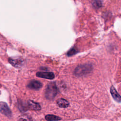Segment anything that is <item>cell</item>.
<instances>
[{"mask_svg":"<svg viewBox=\"0 0 121 121\" xmlns=\"http://www.w3.org/2000/svg\"><path fill=\"white\" fill-rule=\"evenodd\" d=\"M93 69V66L91 64H84L78 66L74 70V74L76 76L81 77L90 73Z\"/></svg>","mask_w":121,"mask_h":121,"instance_id":"6da1fadb","label":"cell"},{"mask_svg":"<svg viewBox=\"0 0 121 121\" xmlns=\"http://www.w3.org/2000/svg\"><path fill=\"white\" fill-rule=\"evenodd\" d=\"M58 92V88L54 82L49 83L45 90V96L48 100H52L56 95Z\"/></svg>","mask_w":121,"mask_h":121,"instance_id":"7a4b0ae2","label":"cell"},{"mask_svg":"<svg viewBox=\"0 0 121 121\" xmlns=\"http://www.w3.org/2000/svg\"><path fill=\"white\" fill-rule=\"evenodd\" d=\"M0 112L8 117H10L11 115V111L7 104L4 102H0Z\"/></svg>","mask_w":121,"mask_h":121,"instance_id":"3957f363","label":"cell"},{"mask_svg":"<svg viewBox=\"0 0 121 121\" xmlns=\"http://www.w3.org/2000/svg\"><path fill=\"white\" fill-rule=\"evenodd\" d=\"M36 75L37 77L48 79H53L55 77L54 74L52 72H38Z\"/></svg>","mask_w":121,"mask_h":121,"instance_id":"277c9868","label":"cell"},{"mask_svg":"<svg viewBox=\"0 0 121 121\" xmlns=\"http://www.w3.org/2000/svg\"><path fill=\"white\" fill-rule=\"evenodd\" d=\"M42 84L40 81L36 80H33L28 83L27 86L30 89L38 90L42 87Z\"/></svg>","mask_w":121,"mask_h":121,"instance_id":"5b68a950","label":"cell"},{"mask_svg":"<svg viewBox=\"0 0 121 121\" xmlns=\"http://www.w3.org/2000/svg\"><path fill=\"white\" fill-rule=\"evenodd\" d=\"M110 93L112 95V97H113V99L118 103H120L121 101V96L119 93L116 91V89L113 86H112L110 88Z\"/></svg>","mask_w":121,"mask_h":121,"instance_id":"8992f818","label":"cell"},{"mask_svg":"<svg viewBox=\"0 0 121 121\" xmlns=\"http://www.w3.org/2000/svg\"><path fill=\"white\" fill-rule=\"evenodd\" d=\"M9 62L13 66L16 68L21 67L23 64V60L21 59H9Z\"/></svg>","mask_w":121,"mask_h":121,"instance_id":"52a82bcc","label":"cell"},{"mask_svg":"<svg viewBox=\"0 0 121 121\" xmlns=\"http://www.w3.org/2000/svg\"><path fill=\"white\" fill-rule=\"evenodd\" d=\"M28 106L29 109L33 110H40L41 109L40 105L36 102L32 100H29L28 101Z\"/></svg>","mask_w":121,"mask_h":121,"instance_id":"ba28073f","label":"cell"},{"mask_svg":"<svg viewBox=\"0 0 121 121\" xmlns=\"http://www.w3.org/2000/svg\"><path fill=\"white\" fill-rule=\"evenodd\" d=\"M57 104L60 108H67L69 106V102L63 98H59L57 100Z\"/></svg>","mask_w":121,"mask_h":121,"instance_id":"9c48e42d","label":"cell"},{"mask_svg":"<svg viewBox=\"0 0 121 121\" xmlns=\"http://www.w3.org/2000/svg\"><path fill=\"white\" fill-rule=\"evenodd\" d=\"M45 119L48 121H57L60 120L61 119L59 116H57L54 115L48 114L45 116Z\"/></svg>","mask_w":121,"mask_h":121,"instance_id":"30bf717a","label":"cell"},{"mask_svg":"<svg viewBox=\"0 0 121 121\" xmlns=\"http://www.w3.org/2000/svg\"><path fill=\"white\" fill-rule=\"evenodd\" d=\"M92 5L94 8L98 9L102 7V3L101 0H94L93 1Z\"/></svg>","mask_w":121,"mask_h":121,"instance_id":"8fae6325","label":"cell"},{"mask_svg":"<svg viewBox=\"0 0 121 121\" xmlns=\"http://www.w3.org/2000/svg\"><path fill=\"white\" fill-rule=\"evenodd\" d=\"M19 121H32L30 117L27 115H23L19 119Z\"/></svg>","mask_w":121,"mask_h":121,"instance_id":"7c38bea8","label":"cell"},{"mask_svg":"<svg viewBox=\"0 0 121 121\" xmlns=\"http://www.w3.org/2000/svg\"><path fill=\"white\" fill-rule=\"evenodd\" d=\"M77 53V51L74 48H72L70 49L67 53V55L69 56H70L75 54Z\"/></svg>","mask_w":121,"mask_h":121,"instance_id":"4fadbf2b","label":"cell"},{"mask_svg":"<svg viewBox=\"0 0 121 121\" xmlns=\"http://www.w3.org/2000/svg\"></svg>","mask_w":121,"mask_h":121,"instance_id":"5bb4252c","label":"cell"}]
</instances>
